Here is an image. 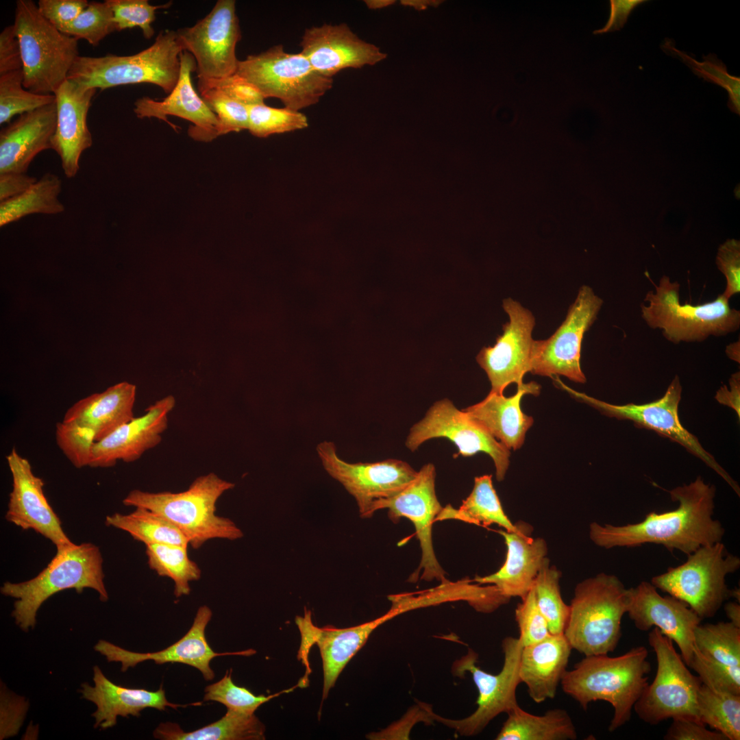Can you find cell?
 I'll use <instances>...</instances> for the list:
<instances>
[{
  "label": "cell",
  "mask_w": 740,
  "mask_h": 740,
  "mask_svg": "<svg viewBox=\"0 0 740 740\" xmlns=\"http://www.w3.org/2000/svg\"><path fill=\"white\" fill-rule=\"evenodd\" d=\"M678 507L661 513L651 512L637 523L624 526L601 525L593 522L589 537L596 545L610 549L636 547L646 543L662 545L670 552L687 555L699 547L720 542L725 530L713 518L715 488L698 477L689 484L669 491Z\"/></svg>",
  "instance_id": "6da1fadb"
},
{
  "label": "cell",
  "mask_w": 740,
  "mask_h": 740,
  "mask_svg": "<svg viewBox=\"0 0 740 740\" xmlns=\"http://www.w3.org/2000/svg\"><path fill=\"white\" fill-rule=\"evenodd\" d=\"M648 655L646 648L638 646L616 657L584 656L565 671L562 689L584 710L597 700L611 704L614 713L608 730L613 732L630 719L634 704L648 684L651 665Z\"/></svg>",
  "instance_id": "7a4b0ae2"
},
{
  "label": "cell",
  "mask_w": 740,
  "mask_h": 740,
  "mask_svg": "<svg viewBox=\"0 0 740 740\" xmlns=\"http://www.w3.org/2000/svg\"><path fill=\"white\" fill-rule=\"evenodd\" d=\"M235 484L214 473L197 477L182 492L131 491L123 499L127 506L141 507L165 517L177 527L195 550L214 539H240L243 531L230 519L216 514L217 502Z\"/></svg>",
  "instance_id": "3957f363"
},
{
  "label": "cell",
  "mask_w": 740,
  "mask_h": 740,
  "mask_svg": "<svg viewBox=\"0 0 740 740\" xmlns=\"http://www.w3.org/2000/svg\"><path fill=\"white\" fill-rule=\"evenodd\" d=\"M92 589L102 602L108 600L104 584L103 558L99 548L91 543L75 544L57 550L48 565L36 577L21 582H6L1 593L16 599L12 616L24 631L36 624L40 606L55 593L73 589L81 593Z\"/></svg>",
  "instance_id": "277c9868"
},
{
  "label": "cell",
  "mask_w": 740,
  "mask_h": 740,
  "mask_svg": "<svg viewBox=\"0 0 740 740\" xmlns=\"http://www.w3.org/2000/svg\"><path fill=\"white\" fill-rule=\"evenodd\" d=\"M183 51L176 31L160 32L148 48L132 56H79L67 79L87 88L149 83L169 94L180 75Z\"/></svg>",
  "instance_id": "5b68a950"
},
{
  "label": "cell",
  "mask_w": 740,
  "mask_h": 740,
  "mask_svg": "<svg viewBox=\"0 0 740 740\" xmlns=\"http://www.w3.org/2000/svg\"><path fill=\"white\" fill-rule=\"evenodd\" d=\"M628 589L614 575L600 573L578 583L563 634L584 656L608 654L621 637Z\"/></svg>",
  "instance_id": "8992f818"
},
{
  "label": "cell",
  "mask_w": 740,
  "mask_h": 740,
  "mask_svg": "<svg viewBox=\"0 0 740 740\" xmlns=\"http://www.w3.org/2000/svg\"><path fill=\"white\" fill-rule=\"evenodd\" d=\"M654 286L641 305V317L650 328L661 330L669 342H701L733 333L740 327L739 310L731 308L722 294L703 304H681L678 282L664 275Z\"/></svg>",
  "instance_id": "52a82bcc"
},
{
  "label": "cell",
  "mask_w": 740,
  "mask_h": 740,
  "mask_svg": "<svg viewBox=\"0 0 740 740\" xmlns=\"http://www.w3.org/2000/svg\"><path fill=\"white\" fill-rule=\"evenodd\" d=\"M13 26L21 48L24 88L36 94H54L79 56L78 40L49 22L32 0L16 1Z\"/></svg>",
  "instance_id": "ba28073f"
},
{
  "label": "cell",
  "mask_w": 740,
  "mask_h": 740,
  "mask_svg": "<svg viewBox=\"0 0 740 740\" xmlns=\"http://www.w3.org/2000/svg\"><path fill=\"white\" fill-rule=\"evenodd\" d=\"M687 556L683 564L654 576L651 583L685 603L701 619L711 618L730 597L726 576L739 568L740 559L721 541L702 546Z\"/></svg>",
  "instance_id": "9c48e42d"
},
{
  "label": "cell",
  "mask_w": 740,
  "mask_h": 740,
  "mask_svg": "<svg viewBox=\"0 0 740 740\" xmlns=\"http://www.w3.org/2000/svg\"><path fill=\"white\" fill-rule=\"evenodd\" d=\"M236 73L265 99L278 98L285 108L297 111L318 103L333 86V78L317 72L301 52L288 53L281 45L239 60Z\"/></svg>",
  "instance_id": "30bf717a"
},
{
  "label": "cell",
  "mask_w": 740,
  "mask_h": 740,
  "mask_svg": "<svg viewBox=\"0 0 740 740\" xmlns=\"http://www.w3.org/2000/svg\"><path fill=\"white\" fill-rule=\"evenodd\" d=\"M648 642L656 654L657 670L634 705L636 714L651 725L668 719L700 722L697 695L702 681L688 669L673 641L656 627L648 634Z\"/></svg>",
  "instance_id": "8fae6325"
},
{
  "label": "cell",
  "mask_w": 740,
  "mask_h": 740,
  "mask_svg": "<svg viewBox=\"0 0 740 740\" xmlns=\"http://www.w3.org/2000/svg\"><path fill=\"white\" fill-rule=\"evenodd\" d=\"M504 663L497 674L488 673L476 665L478 655L469 649L468 653L456 661L454 673L463 676L469 672L478 691V707L469 716L461 719H449L434 713L430 717L455 730L462 736H473L481 732L495 717L508 713L519 706L517 689L521 683L519 667L523 645L519 639L507 637L502 641Z\"/></svg>",
  "instance_id": "7c38bea8"
},
{
  "label": "cell",
  "mask_w": 740,
  "mask_h": 740,
  "mask_svg": "<svg viewBox=\"0 0 740 740\" xmlns=\"http://www.w3.org/2000/svg\"><path fill=\"white\" fill-rule=\"evenodd\" d=\"M177 32L183 51L196 63L198 85L225 79L236 73V47L241 38L236 1L219 0L195 25Z\"/></svg>",
  "instance_id": "4fadbf2b"
},
{
  "label": "cell",
  "mask_w": 740,
  "mask_h": 740,
  "mask_svg": "<svg viewBox=\"0 0 740 740\" xmlns=\"http://www.w3.org/2000/svg\"><path fill=\"white\" fill-rule=\"evenodd\" d=\"M558 384L576 399L596 408L610 417L632 421L638 426L654 430L661 436L669 438L685 447L719 475L739 496L738 484L717 463L714 457L701 445L697 437L681 424L678 417V404L681 399L682 386L676 376L660 399L644 404H628L613 405L584 393L576 391L559 380Z\"/></svg>",
  "instance_id": "5bb4252c"
},
{
  "label": "cell",
  "mask_w": 740,
  "mask_h": 740,
  "mask_svg": "<svg viewBox=\"0 0 740 740\" xmlns=\"http://www.w3.org/2000/svg\"><path fill=\"white\" fill-rule=\"evenodd\" d=\"M436 438L451 441L458 448L456 455L469 457L478 452L486 453L494 463L497 480L504 479L510 463V449L447 399L434 402L424 417L412 426L406 446L414 452L424 442Z\"/></svg>",
  "instance_id": "9a60e30c"
},
{
  "label": "cell",
  "mask_w": 740,
  "mask_h": 740,
  "mask_svg": "<svg viewBox=\"0 0 740 740\" xmlns=\"http://www.w3.org/2000/svg\"><path fill=\"white\" fill-rule=\"evenodd\" d=\"M602 304L603 300L590 286H582L556 332L547 339L534 341L530 373L551 378L563 375L575 382L585 383L580 362L582 342Z\"/></svg>",
  "instance_id": "2e32d148"
},
{
  "label": "cell",
  "mask_w": 740,
  "mask_h": 740,
  "mask_svg": "<svg viewBox=\"0 0 740 740\" xmlns=\"http://www.w3.org/2000/svg\"><path fill=\"white\" fill-rule=\"evenodd\" d=\"M317 452L326 472L354 498L362 518L372 517L371 510L375 502L395 495L417 474L407 463L397 459L348 463L340 458L331 441L319 443Z\"/></svg>",
  "instance_id": "e0dca14e"
},
{
  "label": "cell",
  "mask_w": 740,
  "mask_h": 740,
  "mask_svg": "<svg viewBox=\"0 0 740 740\" xmlns=\"http://www.w3.org/2000/svg\"><path fill=\"white\" fill-rule=\"evenodd\" d=\"M436 471L433 464L428 463L417 471L415 478L395 495L375 502L371 508L373 516L378 510L387 509L388 518L397 523L406 517L412 522L419 541L421 559L419 568L412 578L426 581H447L445 572L439 563L433 547L432 525L443 509L435 491Z\"/></svg>",
  "instance_id": "ac0fdd59"
},
{
  "label": "cell",
  "mask_w": 740,
  "mask_h": 740,
  "mask_svg": "<svg viewBox=\"0 0 740 740\" xmlns=\"http://www.w3.org/2000/svg\"><path fill=\"white\" fill-rule=\"evenodd\" d=\"M503 308L509 321L503 325V334L493 347H484L476 360L491 382V393L503 394L510 384H523L526 373L530 372L534 341L532 332L535 324L532 313L518 301L508 298Z\"/></svg>",
  "instance_id": "d6986e66"
},
{
  "label": "cell",
  "mask_w": 740,
  "mask_h": 740,
  "mask_svg": "<svg viewBox=\"0 0 740 740\" xmlns=\"http://www.w3.org/2000/svg\"><path fill=\"white\" fill-rule=\"evenodd\" d=\"M12 479L5 519L23 530H33L50 540L57 550L75 545L45 495L44 482L36 476L29 460L14 447L6 456Z\"/></svg>",
  "instance_id": "ffe728a7"
},
{
  "label": "cell",
  "mask_w": 740,
  "mask_h": 740,
  "mask_svg": "<svg viewBox=\"0 0 740 740\" xmlns=\"http://www.w3.org/2000/svg\"><path fill=\"white\" fill-rule=\"evenodd\" d=\"M626 613L635 627L647 631L653 626L675 642L689 667L695 647L694 632L702 619L685 603L671 596H661L647 581L628 589Z\"/></svg>",
  "instance_id": "44dd1931"
},
{
  "label": "cell",
  "mask_w": 740,
  "mask_h": 740,
  "mask_svg": "<svg viewBox=\"0 0 740 740\" xmlns=\"http://www.w3.org/2000/svg\"><path fill=\"white\" fill-rule=\"evenodd\" d=\"M212 616L211 609L206 605L200 606L190 628L180 640L168 648L154 652L139 653L128 651L105 640H99L95 645V651L106 656L108 662H120L121 671L145 661H153L156 664L179 663L192 666L199 670L206 680H211L214 673L210 666L217 656L226 655H251L253 650L236 652H215L209 645L206 628Z\"/></svg>",
  "instance_id": "7402d4cb"
},
{
  "label": "cell",
  "mask_w": 740,
  "mask_h": 740,
  "mask_svg": "<svg viewBox=\"0 0 740 740\" xmlns=\"http://www.w3.org/2000/svg\"><path fill=\"white\" fill-rule=\"evenodd\" d=\"M300 46V52L313 69L330 78L341 70L374 65L386 57L379 47L360 39L345 23L307 28Z\"/></svg>",
  "instance_id": "603a6c76"
},
{
  "label": "cell",
  "mask_w": 740,
  "mask_h": 740,
  "mask_svg": "<svg viewBox=\"0 0 740 740\" xmlns=\"http://www.w3.org/2000/svg\"><path fill=\"white\" fill-rule=\"evenodd\" d=\"M689 667L702 683L740 695V628L731 622L699 624Z\"/></svg>",
  "instance_id": "cb8c5ba5"
},
{
  "label": "cell",
  "mask_w": 740,
  "mask_h": 740,
  "mask_svg": "<svg viewBox=\"0 0 740 740\" xmlns=\"http://www.w3.org/2000/svg\"><path fill=\"white\" fill-rule=\"evenodd\" d=\"M181 70L179 80L173 90L161 101L143 97L134 102V112L139 119L156 118L162 120L176 130L167 119L175 116L186 119L190 125L188 134L195 140L211 141L219 136L218 119L195 91L191 73L196 71L193 56L183 51L180 56Z\"/></svg>",
  "instance_id": "d4e9b609"
},
{
  "label": "cell",
  "mask_w": 740,
  "mask_h": 740,
  "mask_svg": "<svg viewBox=\"0 0 740 740\" xmlns=\"http://www.w3.org/2000/svg\"><path fill=\"white\" fill-rule=\"evenodd\" d=\"M175 399L167 395L150 405L145 413L120 426L103 439L96 441L90 467L108 468L117 461L132 463L147 450L157 446L168 426V416Z\"/></svg>",
  "instance_id": "484cf974"
},
{
  "label": "cell",
  "mask_w": 740,
  "mask_h": 740,
  "mask_svg": "<svg viewBox=\"0 0 740 740\" xmlns=\"http://www.w3.org/2000/svg\"><path fill=\"white\" fill-rule=\"evenodd\" d=\"M96 91V88H84L67 79L53 94L57 120L51 149L60 156L68 178L76 176L82 153L92 145L87 114Z\"/></svg>",
  "instance_id": "4316f807"
},
{
  "label": "cell",
  "mask_w": 740,
  "mask_h": 740,
  "mask_svg": "<svg viewBox=\"0 0 740 740\" xmlns=\"http://www.w3.org/2000/svg\"><path fill=\"white\" fill-rule=\"evenodd\" d=\"M516 524V531H499L507 549L502 566L490 575L476 576L473 581L494 585L509 599L518 597L523 600L532 589L536 576L547 558V545L543 539L530 536L532 527L528 524Z\"/></svg>",
  "instance_id": "83f0119b"
},
{
  "label": "cell",
  "mask_w": 740,
  "mask_h": 740,
  "mask_svg": "<svg viewBox=\"0 0 740 740\" xmlns=\"http://www.w3.org/2000/svg\"><path fill=\"white\" fill-rule=\"evenodd\" d=\"M400 614L396 607L384 615L358 626L335 628L313 625L310 612L296 622L303 635V642L312 641L319 648L323 663V699H325L336 680L350 659L364 645L370 634L380 625Z\"/></svg>",
  "instance_id": "f1b7e54d"
},
{
  "label": "cell",
  "mask_w": 740,
  "mask_h": 740,
  "mask_svg": "<svg viewBox=\"0 0 740 740\" xmlns=\"http://www.w3.org/2000/svg\"><path fill=\"white\" fill-rule=\"evenodd\" d=\"M56 101L21 115L0 132V173H26L34 158L51 149L56 131Z\"/></svg>",
  "instance_id": "f546056e"
},
{
  "label": "cell",
  "mask_w": 740,
  "mask_h": 740,
  "mask_svg": "<svg viewBox=\"0 0 740 740\" xmlns=\"http://www.w3.org/2000/svg\"><path fill=\"white\" fill-rule=\"evenodd\" d=\"M94 686L87 682L82 684L80 692L83 698L93 702L97 710L92 714L95 719V727L107 729L115 726L117 717L139 716L146 708L164 711L166 707H184L169 702L164 689L151 691L145 689H134L117 685L110 681L98 666L93 668Z\"/></svg>",
  "instance_id": "4dcf8cb0"
},
{
  "label": "cell",
  "mask_w": 740,
  "mask_h": 740,
  "mask_svg": "<svg viewBox=\"0 0 740 740\" xmlns=\"http://www.w3.org/2000/svg\"><path fill=\"white\" fill-rule=\"evenodd\" d=\"M572 650L563 634H550L539 642L523 646L519 678L534 702L539 704L554 698Z\"/></svg>",
  "instance_id": "1f68e13d"
},
{
  "label": "cell",
  "mask_w": 740,
  "mask_h": 740,
  "mask_svg": "<svg viewBox=\"0 0 740 740\" xmlns=\"http://www.w3.org/2000/svg\"><path fill=\"white\" fill-rule=\"evenodd\" d=\"M540 389L539 384L530 382L518 386L510 397L489 392L481 402L463 410L508 449L517 450L523 445L526 434L534 423V419L522 411L521 400L528 394L538 395Z\"/></svg>",
  "instance_id": "d6a6232c"
},
{
  "label": "cell",
  "mask_w": 740,
  "mask_h": 740,
  "mask_svg": "<svg viewBox=\"0 0 740 740\" xmlns=\"http://www.w3.org/2000/svg\"><path fill=\"white\" fill-rule=\"evenodd\" d=\"M136 387L127 382L79 399L66 411L62 421L90 428L96 441L133 419Z\"/></svg>",
  "instance_id": "836d02e7"
},
{
  "label": "cell",
  "mask_w": 740,
  "mask_h": 740,
  "mask_svg": "<svg viewBox=\"0 0 740 740\" xmlns=\"http://www.w3.org/2000/svg\"><path fill=\"white\" fill-rule=\"evenodd\" d=\"M497 740H575L577 732L567 711L553 708L543 715L531 714L519 705L507 713Z\"/></svg>",
  "instance_id": "e575fe53"
},
{
  "label": "cell",
  "mask_w": 740,
  "mask_h": 740,
  "mask_svg": "<svg viewBox=\"0 0 740 740\" xmlns=\"http://www.w3.org/2000/svg\"><path fill=\"white\" fill-rule=\"evenodd\" d=\"M265 728L254 715L227 710L218 721L190 732L173 722L161 723L153 736L163 740H259L264 739Z\"/></svg>",
  "instance_id": "d590c367"
},
{
  "label": "cell",
  "mask_w": 740,
  "mask_h": 740,
  "mask_svg": "<svg viewBox=\"0 0 740 740\" xmlns=\"http://www.w3.org/2000/svg\"><path fill=\"white\" fill-rule=\"evenodd\" d=\"M458 519L476 525L497 524L508 532L517 529L506 515L493 487L491 475L476 477L473 488L458 509L451 505L443 508L436 521Z\"/></svg>",
  "instance_id": "8d00e7d4"
},
{
  "label": "cell",
  "mask_w": 740,
  "mask_h": 740,
  "mask_svg": "<svg viewBox=\"0 0 740 740\" xmlns=\"http://www.w3.org/2000/svg\"><path fill=\"white\" fill-rule=\"evenodd\" d=\"M61 190L60 178L52 173H45L21 194L0 202V226L32 214L64 212V206L59 199Z\"/></svg>",
  "instance_id": "74e56055"
},
{
  "label": "cell",
  "mask_w": 740,
  "mask_h": 740,
  "mask_svg": "<svg viewBox=\"0 0 740 740\" xmlns=\"http://www.w3.org/2000/svg\"><path fill=\"white\" fill-rule=\"evenodd\" d=\"M108 526L121 530L145 545L174 544L188 547L186 536L173 523L162 515L145 508L137 507L131 513H114L106 517Z\"/></svg>",
  "instance_id": "f35d334b"
},
{
  "label": "cell",
  "mask_w": 740,
  "mask_h": 740,
  "mask_svg": "<svg viewBox=\"0 0 740 740\" xmlns=\"http://www.w3.org/2000/svg\"><path fill=\"white\" fill-rule=\"evenodd\" d=\"M145 546L150 569L158 576L169 578L173 581L176 597L188 595L190 593V582L198 580L201 571L198 565L189 558L188 547L174 544Z\"/></svg>",
  "instance_id": "ab89813d"
},
{
  "label": "cell",
  "mask_w": 740,
  "mask_h": 740,
  "mask_svg": "<svg viewBox=\"0 0 740 740\" xmlns=\"http://www.w3.org/2000/svg\"><path fill=\"white\" fill-rule=\"evenodd\" d=\"M700 721L722 733L728 740L740 739V695L701 684L697 695Z\"/></svg>",
  "instance_id": "60d3db41"
},
{
  "label": "cell",
  "mask_w": 740,
  "mask_h": 740,
  "mask_svg": "<svg viewBox=\"0 0 740 740\" xmlns=\"http://www.w3.org/2000/svg\"><path fill=\"white\" fill-rule=\"evenodd\" d=\"M560 572L547 558L539 571L533 589L537 606L545 618L551 634H563L569 605L563 601L560 588Z\"/></svg>",
  "instance_id": "b9f144b4"
},
{
  "label": "cell",
  "mask_w": 740,
  "mask_h": 740,
  "mask_svg": "<svg viewBox=\"0 0 740 740\" xmlns=\"http://www.w3.org/2000/svg\"><path fill=\"white\" fill-rule=\"evenodd\" d=\"M663 50L680 59L700 78L724 88L728 95V107L734 113L740 114V78L728 73L726 66L714 53L703 56V61L698 62L687 53L665 41Z\"/></svg>",
  "instance_id": "7bdbcfd3"
},
{
  "label": "cell",
  "mask_w": 740,
  "mask_h": 740,
  "mask_svg": "<svg viewBox=\"0 0 740 740\" xmlns=\"http://www.w3.org/2000/svg\"><path fill=\"white\" fill-rule=\"evenodd\" d=\"M23 69L0 75V124L16 115L34 111L56 101L53 94L32 92L23 84Z\"/></svg>",
  "instance_id": "ee69618b"
},
{
  "label": "cell",
  "mask_w": 740,
  "mask_h": 740,
  "mask_svg": "<svg viewBox=\"0 0 740 740\" xmlns=\"http://www.w3.org/2000/svg\"><path fill=\"white\" fill-rule=\"evenodd\" d=\"M248 131L259 138L302 130L308 127L307 117L299 111L276 108L263 104L248 106Z\"/></svg>",
  "instance_id": "f6af8a7d"
},
{
  "label": "cell",
  "mask_w": 740,
  "mask_h": 740,
  "mask_svg": "<svg viewBox=\"0 0 740 740\" xmlns=\"http://www.w3.org/2000/svg\"><path fill=\"white\" fill-rule=\"evenodd\" d=\"M76 39H85L96 47L108 35L116 31L113 13L107 2H89L88 6L71 23L59 29Z\"/></svg>",
  "instance_id": "bcb514c9"
},
{
  "label": "cell",
  "mask_w": 740,
  "mask_h": 740,
  "mask_svg": "<svg viewBox=\"0 0 740 740\" xmlns=\"http://www.w3.org/2000/svg\"><path fill=\"white\" fill-rule=\"evenodd\" d=\"M231 675L232 669L227 670L220 680L207 686L205 689L204 700L219 702L225 705L227 710L239 713L254 715L262 704L282 693L289 692L295 688L268 696L256 695L245 687L236 685L232 680Z\"/></svg>",
  "instance_id": "7dc6e473"
},
{
  "label": "cell",
  "mask_w": 740,
  "mask_h": 740,
  "mask_svg": "<svg viewBox=\"0 0 740 740\" xmlns=\"http://www.w3.org/2000/svg\"><path fill=\"white\" fill-rule=\"evenodd\" d=\"M56 441L70 463L77 469L89 467L95 434L90 428L73 422L60 421L56 426Z\"/></svg>",
  "instance_id": "c3c4849f"
},
{
  "label": "cell",
  "mask_w": 740,
  "mask_h": 740,
  "mask_svg": "<svg viewBox=\"0 0 740 740\" xmlns=\"http://www.w3.org/2000/svg\"><path fill=\"white\" fill-rule=\"evenodd\" d=\"M199 92L217 117L219 136L248 130V106L235 101L217 88H206Z\"/></svg>",
  "instance_id": "681fc988"
},
{
  "label": "cell",
  "mask_w": 740,
  "mask_h": 740,
  "mask_svg": "<svg viewBox=\"0 0 740 740\" xmlns=\"http://www.w3.org/2000/svg\"><path fill=\"white\" fill-rule=\"evenodd\" d=\"M106 1L113 13L116 31L138 27L147 39L151 38L155 32L151 24L156 19V10L167 8L171 4L152 5L147 0Z\"/></svg>",
  "instance_id": "f907efd6"
},
{
  "label": "cell",
  "mask_w": 740,
  "mask_h": 740,
  "mask_svg": "<svg viewBox=\"0 0 740 740\" xmlns=\"http://www.w3.org/2000/svg\"><path fill=\"white\" fill-rule=\"evenodd\" d=\"M515 614L523 646L539 642L551 634L547 621L537 606L533 587L518 604Z\"/></svg>",
  "instance_id": "816d5d0a"
},
{
  "label": "cell",
  "mask_w": 740,
  "mask_h": 740,
  "mask_svg": "<svg viewBox=\"0 0 740 740\" xmlns=\"http://www.w3.org/2000/svg\"><path fill=\"white\" fill-rule=\"evenodd\" d=\"M716 264L726 279L722 295L727 299L740 292V242L728 239L718 248Z\"/></svg>",
  "instance_id": "f5cc1de1"
},
{
  "label": "cell",
  "mask_w": 740,
  "mask_h": 740,
  "mask_svg": "<svg viewBox=\"0 0 740 740\" xmlns=\"http://www.w3.org/2000/svg\"><path fill=\"white\" fill-rule=\"evenodd\" d=\"M199 91L217 88L235 101L246 106L263 104L265 98L260 90L246 79L234 73L225 79L197 86Z\"/></svg>",
  "instance_id": "db71d44e"
},
{
  "label": "cell",
  "mask_w": 740,
  "mask_h": 740,
  "mask_svg": "<svg viewBox=\"0 0 740 740\" xmlns=\"http://www.w3.org/2000/svg\"><path fill=\"white\" fill-rule=\"evenodd\" d=\"M86 0H39L42 16L58 29L74 21L88 6Z\"/></svg>",
  "instance_id": "11a10c76"
},
{
  "label": "cell",
  "mask_w": 740,
  "mask_h": 740,
  "mask_svg": "<svg viewBox=\"0 0 740 740\" xmlns=\"http://www.w3.org/2000/svg\"><path fill=\"white\" fill-rule=\"evenodd\" d=\"M667 730L665 740H728L722 733L711 731L700 722L674 719Z\"/></svg>",
  "instance_id": "9f6ffc18"
},
{
  "label": "cell",
  "mask_w": 740,
  "mask_h": 740,
  "mask_svg": "<svg viewBox=\"0 0 740 740\" xmlns=\"http://www.w3.org/2000/svg\"><path fill=\"white\" fill-rule=\"evenodd\" d=\"M23 69L21 48L13 25L0 34V75Z\"/></svg>",
  "instance_id": "6f0895ef"
},
{
  "label": "cell",
  "mask_w": 740,
  "mask_h": 740,
  "mask_svg": "<svg viewBox=\"0 0 740 740\" xmlns=\"http://www.w3.org/2000/svg\"><path fill=\"white\" fill-rule=\"evenodd\" d=\"M610 14L606 25L593 31V34H602L621 29L628 21L631 12L639 5L648 2L645 0H610Z\"/></svg>",
  "instance_id": "680465c9"
},
{
  "label": "cell",
  "mask_w": 740,
  "mask_h": 740,
  "mask_svg": "<svg viewBox=\"0 0 740 740\" xmlns=\"http://www.w3.org/2000/svg\"><path fill=\"white\" fill-rule=\"evenodd\" d=\"M37 180L36 177L26 173H0V202L21 194Z\"/></svg>",
  "instance_id": "91938a15"
},
{
  "label": "cell",
  "mask_w": 740,
  "mask_h": 740,
  "mask_svg": "<svg viewBox=\"0 0 740 740\" xmlns=\"http://www.w3.org/2000/svg\"><path fill=\"white\" fill-rule=\"evenodd\" d=\"M730 388L723 386L717 392L716 399L721 404L732 408L740 416L739 397H740V373H733L729 380Z\"/></svg>",
  "instance_id": "94428289"
},
{
  "label": "cell",
  "mask_w": 740,
  "mask_h": 740,
  "mask_svg": "<svg viewBox=\"0 0 740 740\" xmlns=\"http://www.w3.org/2000/svg\"><path fill=\"white\" fill-rule=\"evenodd\" d=\"M726 616L735 626L740 628V606L737 602H728L724 606Z\"/></svg>",
  "instance_id": "6125c7cd"
},
{
  "label": "cell",
  "mask_w": 740,
  "mask_h": 740,
  "mask_svg": "<svg viewBox=\"0 0 740 740\" xmlns=\"http://www.w3.org/2000/svg\"><path fill=\"white\" fill-rule=\"evenodd\" d=\"M739 350L740 343L739 339L737 341L732 343L726 346V354L730 359L739 362Z\"/></svg>",
  "instance_id": "be15d7a7"
},
{
  "label": "cell",
  "mask_w": 740,
  "mask_h": 740,
  "mask_svg": "<svg viewBox=\"0 0 740 740\" xmlns=\"http://www.w3.org/2000/svg\"><path fill=\"white\" fill-rule=\"evenodd\" d=\"M367 7L370 9H380L385 8L394 3L391 0H367L365 1Z\"/></svg>",
  "instance_id": "e7e4bbea"
},
{
  "label": "cell",
  "mask_w": 740,
  "mask_h": 740,
  "mask_svg": "<svg viewBox=\"0 0 740 740\" xmlns=\"http://www.w3.org/2000/svg\"><path fill=\"white\" fill-rule=\"evenodd\" d=\"M731 597L735 598L739 602V598H740L739 589L735 588V589H732V590L730 589V597Z\"/></svg>",
  "instance_id": "03108f58"
}]
</instances>
